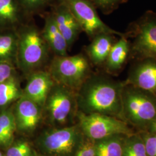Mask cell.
<instances>
[{
  "mask_svg": "<svg viewBox=\"0 0 156 156\" xmlns=\"http://www.w3.org/2000/svg\"><path fill=\"white\" fill-rule=\"evenodd\" d=\"M15 75L16 71L13 64L0 62V84Z\"/></svg>",
  "mask_w": 156,
  "mask_h": 156,
  "instance_id": "cell-28",
  "label": "cell"
},
{
  "mask_svg": "<svg viewBox=\"0 0 156 156\" xmlns=\"http://www.w3.org/2000/svg\"><path fill=\"white\" fill-rule=\"evenodd\" d=\"M91 65L86 55L82 53L55 56L48 71L55 83L78 91L92 73Z\"/></svg>",
  "mask_w": 156,
  "mask_h": 156,
  "instance_id": "cell-5",
  "label": "cell"
},
{
  "mask_svg": "<svg viewBox=\"0 0 156 156\" xmlns=\"http://www.w3.org/2000/svg\"><path fill=\"white\" fill-rule=\"evenodd\" d=\"M129 40L124 34L122 37H120V39L116 40L112 47L103 66L108 75L119 74L129 60Z\"/></svg>",
  "mask_w": 156,
  "mask_h": 156,
  "instance_id": "cell-13",
  "label": "cell"
},
{
  "mask_svg": "<svg viewBox=\"0 0 156 156\" xmlns=\"http://www.w3.org/2000/svg\"><path fill=\"white\" fill-rule=\"evenodd\" d=\"M16 124L13 112L9 109L0 113V146L9 147L13 143Z\"/></svg>",
  "mask_w": 156,
  "mask_h": 156,
  "instance_id": "cell-19",
  "label": "cell"
},
{
  "mask_svg": "<svg viewBox=\"0 0 156 156\" xmlns=\"http://www.w3.org/2000/svg\"><path fill=\"white\" fill-rule=\"evenodd\" d=\"M80 127L84 136L95 141L115 135H129L134 130L125 121L111 116L100 113L78 114Z\"/></svg>",
  "mask_w": 156,
  "mask_h": 156,
  "instance_id": "cell-6",
  "label": "cell"
},
{
  "mask_svg": "<svg viewBox=\"0 0 156 156\" xmlns=\"http://www.w3.org/2000/svg\"><path fill=\"white\" fill-rule=\"evenodd\" d=\"M123 156H147L144 141L138 132L126 136Z\"/></svg>",
  "mask_w": 156,
  "mask_h": 156,
  "instance_id": "cell-22",
  "label": "cell"
},
{
  "mask_svg": "<svg viewBox=\"0 0 156 156\" xmlns=\"http://www.w3.org/2000/svg\"><path fill=\"white\" fill-rule=\"evenodd\" d=\"M122 105L124 121L138 131H146L156 119V96L145 90L124 83Z\"/></svg>",
  "mask_w": 156,
  "mask_h": 156,
  "instance_id": "cell-2",
  "label": "cell"
},
{
  "mask_svg": "<svg viewBox=\"0 0 156 156\" xmlns=\"http://www.w3.org/2000/svg\"><path fill=\"white\" fill-rule=\"evenodd\" d=\"M41 33L50 50L54 53L55 56L68 55V45L52 15L46 18L44 27Z\"/></svg>",
  "mask_w": 156,
  "mask_h": 156,
  "instance_id": "cell-16",
  "label": "cell"
},
{
  "mask_svg": "<svg viewBox=\"0 0 156 156\" xmlns=\"http://www.w3.org/2000/svg\"><path fill=\"white\" fill-rule=\"evenodd\" d=\"M124 82L108 75L92 73L78 90L80 112L100 113L123 120L122 93Z\"/></svg>",
  "mask_w": 156,
  "mask_h": 156,
  "instance_id": "cell-1",
  "label": "cell"
},
{
  "mask_svg": "<svg viewBox=\"0 0 156 156\" xmlns=\"http://www.w3.org/2000/svg\"><path fill=\"white\" fill-rule=\"evenodd\" d=\"M41 109L42 107L23 95L17 101L13 111L17 128L25 133L33 131L41 120Z\"/></svg>",
  "mask_w": 156,
  "mask_h": 156,
  "instance_id": "cell-12",
  "label": "cell"
},
{
  "mask_svg": "<svg viewBox=\"0 0 156 156\" xmlns=\"http://www.w3.org/2000/svg\"><path fill=\"white\" fill-rule=\"evenodd\" d=\"M72 91V90L57 83L50 90L45 106L53 122L60 124L67 122L75 104Z\"/></svg>",
  "mask_w": 156,
  "mask_h": 156,
  "instance_id": "cell-9",
  "label": "cell"
},
{
  "mask_svg": "<svg viewBox=\"0 0 156 156\" xmlns=\"http://www.w3.org/2000/svg\"><path fill=\"white\" fill-rule=\"evenodd\" d=\"M57 26L67 41L69 49L78 38L82 29L71 12L62 3L52 14Z\"/></svg>",
  "mask_w": 156,
  "mask_h": 156,
  "instance_id": "cell-15",
  "label": "cell"
},
{
  "mask_svg": "<svg viewBox=\"0 0 156 156\" xmlns=\"http://www.w3.org/2000/svg\"><path fill=\"white\" fill-rule=\"evenodd\" d=\"M116 41L115 35L109 34H101L91 39L86 48V55L91 64L104 66L112 47Z\"/></svg>",
  "mask_w": 156,
  "mask_h": 156,
  "instance_id": "cell-14",
  "label": "cell"
},
{
  "mask_svg": "<svg viewBox=\"0 0 156 156\" xmlns=\"http://www.w3.org/2000/svg\"><path fill=\"white\" fill-rule=\"evenodd\" d=\"M20 82L16 75H14L0 84V108H4L23 95Z\"/></svg>",
  "mask_w": 156,
  "mask_h": 156,
  "instance_id": "cell-20",
  "label": "cell"
},
{
  "mask_svg": "<svg viewBox=\"0 0 156 156\" xmlns=\"http://www.w3.org/2000/svg\"><path fill=\"white\" fill-rule=\"evenodd\" d=\"M124 34L130 42L129 59H156V13L146 12L131 23Z\"/></svg>",
  "mask_w": 156,
  "mask_h": 156,
  "instance_id": "cell-4",
  "label": "cell"
},
{
  "mask_svg": "<svg viewBox=\"0 0 156 156\" xmlns=\"http://www.w3.org/2000/svg\"><path fill=\"white\" fill-rule=\"evenodd\" d=\"M142 138L147 156H156V136L147 131H138Z\"/></svg>",
  "mask_w": 156,
  "mask_h": 156,
  "instance_id": "cell-26",
  "label": "cell"
},
{
  "mask_svg": "<svg viewBox=\"0 0 156 156\" xmlns=\"http://www.w3.org/2000/svg\"><path fill=\"white\" fill-rule=\"evenodd\" d=\"M79 24L82 31L91 39L101 34L122 37L124 33L111 28L101 19L95 7L88 0H62Z\"/></svg>",
  "mask_w": 156,
  "mask_h": 156,
  "instance_id": "cell-7",
  "label": "cell"
},
{
  "mask_svg": "<svg viewBox=\"0 0 156 156\" xmlns=\"http://www.w3.org/2000/svg\"><path fill=\"white\" fill-rule=\"evenodd\" d=\"M18 37L17 34L0 35V62L13 64L16 62Z\"/></svg>",
  "mask_w": 156,
  "mask_h": 156,
  "instance_id": "cell-21",
  "label": "cell"
},
{
  "mask_svg": "<svg viewBox=\"0 0 156 156\" xmlns=\"http://www.w3.org/2000/svg\"><path fill=\"white\" fill-rule=\"evenodd\" d=\"M124 82L156 96V59L148 58L134 61Z\"/></svg>",
  "mask_w": 156,
  "mask_h": 156,
  "instance_id": "cell-10",
  "label": "cell"
},
{
  "mask_svg": "<svg viewBox=\"0 0 156 156\" xmlns=\"http://www.w3.org/2000/svg\"><path fill=\"white\" fill-rule=\"evenodd\" d=\"M51 1V0H17L20 5L29 12L39 10L48 4Z\"/></svg>",
  "mask_w": 156,
  "mask_h": 156,
  "instance_id": "cell-27",
  "label": "cell"
},
{
  "mask_svg": "<svg viewBox=\"0 0 156 156\" xmlns=\"http://www.w3.org/2000/svg\"><path fill=\"white\" fill-rule=\"evenodd\" d=\"M104 13H109L127 0H88Z\"/></svg>",
  "mask_w": 156,
  "mask_h": 156,
  "instance_id": "cell-25",
  "label": "cell"
},
{
  "mask_svg": "<svg viewBox=\"0 0 156 156\" xmlns=\"http://www.w3.org/2000/svg\"><path fill=\"white\" fill-rule=\"evenodd\" d=\"M27 76V82L23 90V95L43 108L55 82L48 71L42 69L32 73Z\"/></svg>",
  "mask_w": 156,
  "mask_h": 156,
  "instance_id": "cell-11",
  "label": "cell"
},
{
  "mask_svg": "<svg viewBox=\"0 0 156 156\" xmlns=\"http://www.w3.org/2000/svg\"><path fill=\"white\" fill-rule=\"evenodd\" d=\"M0 156H4V154H2V153H1V151H0Z\"/></svg>",
  "mask_w": 156,
  "mask_h": 156,
  "instance_id": "cell-30",
  "label": "cell"
},
{
  "mask_svg": "<svg viewBox=\"0 0 156 156\" xmlns=\"http://www.w3.org/2000/svg\"><path fill=\"white\" fill-rule=\"evenodd\" d=\"M126 136L115 135L95 141L96 156H123Z\"/></svg>",
  "mask_w": 156,
  "mask_h": 156,
  "instance_id": "cell-17",
  "label": "cell"
},
{
  "mask_svg": "<svg viewBox=\"0 0 156 156\" xmlns=\"http://www.w3.org/2000/svg\"><path fill=\"white\" fill-rule=\"evenodd\" d=\"M16 64L27 76L42 69L50 49L41 31L34 26H26L17 34Z\"/></svg>",
  "mask_w": 156,
  "mask_h": 156,
  "instance_id": "cell-3",
  "label": "cell"
},
{
  "mask_svg": "<svg viewBox=\"0 0 156 156\" xmlns=\"http://www.w3.org/2000/svg\"><path fill=\"white\" fill-rule=\"evenodd\" d=\"M82 138L76 127L51 130L42 137L41 145L48 154L67 156L76 151Z\"/></svg>",
  "mask_w": 156,
  "mask_h": 156,
  "instance_id": "cell-8",
  "label": "cell"
},
{
  "mask_svg": "<svg viewBox=\"0 0 156 156\" xmlns=\"http://www.w3.org/2000/svg\"><path fill=\"white\" fill-rule=\"evenodd\" d=\"M5 156H33L30 145L26 140H17L8 148Z\"/></svg>",
  "mask_w": 156,
  "mask_h": 156,
  "instance_id": "cell-23",
  "label": "cell"
},
{
  "mask_svg": "<svg viewBox=\"0 0 156 156\" xmlns=\"http://www.w3.org/2000/svg\"><path fill=\"white\" fill-rule=\"evenodd\" d=\"M146 131L156 136V119L150 124Z\"/></svg>",
  "mask_w": 156,
  "mask_h": 156,
  "instance_id": "cell-29",
  "label": "cell"
},
{
  "mask_svg": "<svg viewBox=\"0 0 156 156\" xmlns=\"http://www.w3.org/2000/svg\"><path fill=\"white\" fill-rule=\"evenodd\" d=\"M20 4L17 0H0V27H12L20 22Z\"/></svg>",
  "mask_w": 156,
  "mask_h": 156,
  "instance_id": "cell-18",
  "label": "cell"
},
{
  "mask_svg": "<svg viewBox=\"0 0 156 156\" xmlns=\"http://www.w3.org/2000/svg\"><path fill=\"white\" fill-rule=\"evenodd\" d=\"M95 141L84 136L78 146L74 156H96Z\"/></svg>",
  "mask_w": 156,
  "mask_h": 156,
  "instance_id": "cell-24",
  "label": "cell"
}]
</instances>
